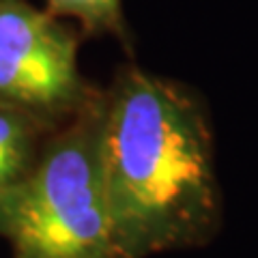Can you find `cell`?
I'll return each instance as SVG.
<instances>
[{
  "label": "cell",
  "instance_id": "1",
  "mask_svg": "<svg viewBox=\"0 0 258 258\" xmlns=\"http://www.w3.org/2000/svg\"><path fill=\"white\" fill-rule=\"evenodd\" d=\"M97 157L123 258L213 239L222 224L213 136L187 88L127 71L97 120Z\"/></svg>",
  "mask_w": 258,
  "mask_h": 258
},
{
  "label": "cell",
  "instance_id": "2",
  "mask_svg": "<svg viewBox=\"0 0 258 258\" xmlns=\"http://www.w3.org/2000/svg\"><path fill=\"white\" fill-rule=\"evenodd\" d=\"M0 235L13 258H123L103 194L97 120L60 136L0 191Z\"/></svg>",
  "mask_w": 258,
  "mask_h": 258
},
{
  "label": "cell",
  "instance_id": "3",
  "mask_svg": "<svg viewBox=\"0 0 258 258\" xmlns=\"http://www.w3.org/2000/svg\"><path fill=\"white\" fill-rule=\"evenodd\" d=\"M80 88L74 37L50 13L0 0V99L54 110L69 106Z\"/></svg>",
  "mask_w": 258,
  "mask_h": 258
},
{
  "label": "cell",
  "instance_id": "4",
  "mask_svg": "<svg viewBox=\"0 0 258 258\" xmlns=\"http://www.w3.org/2000/svg\"><path fill=\"white\" fill-rule=\"evenodd\" d=\"M30 132L18 108L0 99V191L30 170Z\"/></svg>",
  "mask_w": 258,
  "mask_h": 258
},
{
  "label": "cell",
  "instance_id": "5",
  "mask_svg": "<svg viewBox=\"0 0 258 258\" xmlns=\"http://www.w3.org/2000/svg\"><path fill=\"white\" fill-rule=\"evenodd\" d=\"M50 13L74 15L91 30H108L123 35L120 0H47Z\"/></svg>",
  "mask_w": 258,
  "mask_h": 258
}]
</instances>
